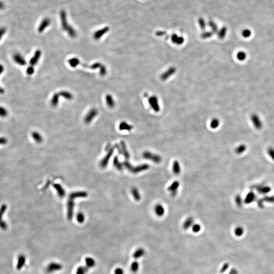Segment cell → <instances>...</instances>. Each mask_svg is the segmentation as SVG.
Masks as SVG:
<instances>
[{
    "label": "cell",
    "mask_w": 274,
    "mask_h": 274,
    "mask_svg": "<svg viewBox=\"0 0 274 274\" xmlns=\"http://www.w3.org/2000/svg\"><path fill=\"white\" fill-rule=\"evenodd\" d=\"M60 18H61V22H62V26L63 29L66 31L68 33L69 35L72 38H74L76 36L77 33L75 31V30L72 27V26H70L68 25V21L66 18V14L65 11L63 10L60 12Z\"/></svg>",
    "instance_id": "6da1fadb"
},
{
    "label": "cell",
    "mask_w": 274,
    "mask_h": 274,
    "mask_svg": "<svg viewBox=\"0 0 274 274\" xmlns=\"http://www.w3.org/2000/svg\"><path fill=\"white\" fill-rule=\"evenodd\" d=\"M124 165L127 170L134 174H137L144 171L148 170L149 168V164L147 163L142 164L137 167H133L128 161H125Z\"/></svg>",
    "instance_id": "7a4b0ae2"
},
{
    "label": "cell",
    "mask_w": 274,
    "mask_h": 274,
    "mask_svg": "<svg viewBox=\"0 0 274 274\" xmlns=\"http://www.w3.org/2000/svg\"><path fill=\"white\" fill-rule=\"evenodd\" d=\"M142 155L144 158L150 160L151 161L155 163H160L162 160V158L160 156L156 154L151 153L150 151H145L143 153Z\"/></svg>",
    "instance_id": "3957f363"
},
{
    "label": "cell",
    "mask_w": 274,
    "mask_h": 274,
    "mask_svg": "<svg viewBox=\"0 0 274 274\" xmlns=\"http://www.w3.org/2000/svg\"><path fill=\"white\" fill-rule=\"evenodd\" d=\"M82 65L84 67L88 68L92 70H96L97 69H99L100 74L101 76H105L107 73L106 68H105V65H102L100 63H95L91 65H88L83 64H82Z\"/></svg>",
    "instance_id": "277c9868"
},
{
    "label": "cell",
    "mask_w": 274,
    "mask_h": 274,
    "mask_svg": "<svg viewBox=\"0 0 274 274\" xmlns=\"http://www.w3.org/2000/svg\"><path fill=\"white\" fill-rule=\"evenodd\" d=\"M63 268V266L57 262H51L50 263L46 268L45 271L46 273L50 274L54 272H57L61 270Z\"/></svg>",
    "instance_id": "5b68a950"
},
{
    "label": "cell",
    "mask_w": 274,
    "mask_h": 274,
    "mask_svg": "<svg viewBox=\"0 0 274 274\" xmlns=\"http://www.w3.org/2000/svg\"><path fill=\"white\" fill-rule=\"evenodd\" d=\"M98 114V111L96 109H92L88 113L86 114L84 118V122L85 124H88L91 122L92 120L96 117Z\"/></svg>",
    "instance_id": "8992f818"
},
{
    "label": "cell",
    "mask_w": 274,
    "mask_h": 274,
    "mask_svg": "<svg viewBox=\"0 0 274 274\" xmlns=\"http://www.w3.org/2000/svg\"><path fill=\"white\" fill-rule=\"evenodd\" d=\"M254 188L259 194L266 195L271 191V188L269 186L266 185H258L253 186Z\"/></svg>",
    "instance_id": "52a82bcc"
},
{
    "label": "cell",
    "mask_w": 274,
    "mask_h": 274,
    "mask_svg": "<svg viewBox=\"0 0 274 274\" xmlns=\"http://www.w3.org/2000/svg\"><path fill=\"white\" fill-rule=\"evenodd\" d=\"M251 119L255 127L257 130H261L262 127V124L259 116L256 114H253L251 117Z\"/></svg>",
    "instance_id": "ba28073f"
},
{
    "label": "cell",
    "mask_w": 274,
    "mask_h": 274,
    "mask_svg": "<svg viewBox=\"0 0 274 274\" xmlns=\"http://www.w3.org/2000/svg\"><path fill=\"white\" fill-rule=\"evenodd\" d=\"M109 31V27H105L104 28L99 30L93 34V38L96 40L100 39L101 37H102L105 34L108 32Z\"/></svg>",
    "instance_id": "9c48e42d"
},
{
    "label": "cell",
    "mask_w": 274,
    "mask_h": 274,
    "mask_svg": "<svg viewBox=\"0 0 274 274\" xmlns=\"http://www.w3.org/2000/svg\"><path fill=\"white\" fill-rule=\"evenodd\" d=\"M180 183L178 181H175L172 183L170 186L168 188V190L171 192V195L172 196H175L177 194V190L179 186Z\"/></svg>",
    "instance_id": "30bf717a"
},
{
    "label": "cell",
    "mask_w": 274,
    "mask_h": 274,
    "mask_svg": "<svg viewBox=\"0 0 274 274\" xmlns=\"http://www.w3.org/2000/svg\"><path fill=\"white\" fill-rule=\"evenodd\" d=\"M41 51L40 50H37L36 51L35 53H34V55L33 57L30 60V64L31 66H34L36 65L41 57Z\"/></svg>",
    "instance_id": "8fae6325"
},
{
    "label": "cell",
    "mask_w": 274,
    "mask_h": 274,
    "mask_svg": "<svg viewBox=\"0 0 274 274\" xmlns=\"http://www.w3.org/2000/svg\"><path fill=\"white\" fill-rule=\"evenodd\" d=\"M13 59L19 65H25L26 64V60L20 53L15 54L13 56Z\"/></svg>",
    "instance_id": "7c38bea8"
},
{
    "label": "cell",
    "mask_w": 274,
    "mask_h": 274,
    "mask_svg": "<svg viewBox=\"0 0 274 274\" xmlns=\"http://www.w3.org/2000/svg\"><path fill=\"white\" fill-rule=\"evenodd\" d=\"M256 200V196L254 192L250 191L246 196L244 202L246 204H250Z\"/></svg>",
    "instance_id": "4fadbf2b"
},
{
    "label": "cell",
    "mask_w": 274,
    "mask_h": 274,
    "mask_svg": "<svg viewBox=\"0 0 274 274\" xmlns=\"http://www.w3.org/2000/svg\"><path fill=\"white\" fill-rule=\"evenodd\" d=\"M50 24V20L48 18H46L43 20L40 23L38 29V31L39 33L43 32L46 28H47Z\"/></svg>",
    "instance_id": "5bb4252c"
},
{
    "label": "cell",
    "mask_w": 274,
    "mask_h": 274,
    "mask_svg": "<svg viewBox=\"0 0 274 274\" xmlns=\"http://www.w3.org/2000/svg\"><path fill=\"white\" fill-rule=\"evenodd\" d=\"M74 206V203L72 199H70L68 202V218L69 220H71L73 215V208Z\"/></svg>",
    "instance_id": "9a60e30c"
},
{
    "label": "cell",
    "mask_w": 274,
    "mask_h": 274,
    "mask_svg": "<svg viewBox=\"0 0 274 274\" xmlns=\"http://www.w3.org/2000/svg\"><path fill=\"white\" fill-rule=\"evenodd\" d=\"M193 222L194 219L192 217H188L183 223V228L185 230H187L193 225Z\"/></svg>",
    "instance_id": "2e32d148"
},
{
    "label": "cell",
    "mask_w": 274,
    "mask_h": 274,
    "mask_svg": "<svg viewBox=\"0 0 274 274\" xmlns=\"http://www.w3.org/2000/svg\"><path fill=\"white\" fill-rule=\"evenodd\" d=\"M113 151H114V149L112 148V149L110 150V151L108 152V154L102 160V161L101 162V166L102 167L105 168L107 166V164L109 162V160L111 157V156L113 153Z\"/></svg>",
    "instance_id": "e0dca14e"
},
{
    "label": "cell",
    "mask_w": 274,
    "mask_h": 274,
    "mask_svg": "<svg viewBox=\"0 0 274 274\" xmlns=\"http://www.w3.org/2000/svg\"><path fill=\"white\" fill-rule=\"evenodd\" d=\"M6 208H7L6 206L5 205H4V206H3L0 209V228L2 229H4V230L7 229V224L5 223V222L2 221V216L4 214V211L6 210Z\"/></svg>",
    "instance_id": "ac0fdd59"
},
{
    "label": "cell",
    "mask_w": 274,
    "mask_h": 274,
    "mask_svg": "<svg viewBox=\"0 0 274 274\" xmlns=\"http://www.w3.org/2000/svg\"><path fill=\"white\" fill-rule=\"evenodd\" d=\"M154 211L158 216H163L164 214L165 210L163 206L160 204H157L155 207Z\"/></svg>",
    "instance_id": "d6986e66"
},
{
    "label": "cell",
    "mask_w": 274,
    "mask_h": 274,
    "mask_svg": "<svg viewBox=\"0 0 274 274\" xmlns=\"http://www.w3.org/2000/svg\"><path fill=\"white\" fill-rule=\"evenodd\" d=\"M145 251L144 249L142 248H138L134 253L133 257L135 259H139L142 257L145 254Z\"/></svg>",
    "instance_id": "ffe728a7"
},
{
    "label": "cell",
    "mask_w": 274,
    "mask_h": 274,
    "mask_svg": "<svg viewBox=\"0 0 274 274\" xmlns=\"http://www.w3.org/2000/svg\"><path fill=\"white\" fill-rule=\"evenodd\" d=\"M106 102L109 107L113 108L115 106V102L114 99L111 95H107L106 96Z\"/></svg>",
    "instance_id": "44dd1931"
},
{
    "label": "cell",
    "mask_w": 274,
    "mask_h": 274,
    "mask_svg": "<svg viewBox=\"0 0 274 274\" xmlns=\"http://www.w3.org/2000/svg\"><path fill=\"white\" fill-rule=\"evenodd\" d=\"M85 266L88 268H93L96 265V261L95 259L91 257H86L85 258Z\"/></svg>",
    "instance_id": "7402d4cb"
},
{
    "label": "cell",
    "mask_w": 274,
    "mask_h": 274,
    "mask_svg": "<svg viewBox=\"0 0 274 274\" xmlns=\"http://www.w3.org/2000/svg\"><path fill=\"white\" fill-rule=\"evenodd\" d=\"M173 171L174 173L176 175H178L181 172V167L179 163L177 161L175 160L173 164Z\"/></svg>",
    "instance_id": "603a6c76"
},
{
    "label": "cell",
    "mask_w": 274,
    "mask_h": 274,
    "mask_svg": "<svg viewBox=\"0 0 274 274\" xmlns=\"http://www.w3.org/2000/svg\"><path fill=\"white\" fill-rule=\"evenodd\" d=\"M26 262V257L23 255H20L18 257V263L17 265V268L18 270H20L23 267Z\"/></svg>",
    "instance_id": "cb8c5ba5"
},
{
    "label": "cell",
    "mask_w": 274,
    "mask_h": 274,
    "mask_svg": "<svg viewBox=\"0 0 274 274\" xmlns=\"http://www.w3.org/2000/svg\"><path fill=\"white\" fill-rule=\"evenodd\" d=\"M133 126L127 124L125 122H122L119 126V130L121 131H131L133 129Z\"/></svg>",
    "instance_id": "d4e9b609"
},
{
    "label": "cell",
    "mask_w": 274,
    "mask_h": 274,
    "mask_svg": "<svg viewBox=\"0 0 274 274\" xmlns=\"http://www.w3.org/2000/svg\"><path fill=\"white\" fill-rule=\"evenodd\" d=\"M53 186L54 187V188L56 190V191H57V192L58 193V195H59V196L60 197H64L65 196V191L64 189L62 188V187L59 184H54Z\"/></svg>",
    "instance_id": "484cf974"
},
{
    "label": "cell",
    "mask_w": 274,
    "mask_h": 274,
    "mask_svg": "<svg viewBox=\"0 0 274 274\" xmlns=\"http://www.w3.org/2000/svg\"><path fill=\"white\" fill-rule=\"evenodd\" d=\"M131 192L135 200L139 201L141 200V195L140 194V192L137 188H136V187L132 188L131 190Z\"/></svg>",
    "instance_id": "4316f807"
},
{
    "label": "cell",
    "mask_w": 274,
    "mask_h": 274,
    "mask_svg": "<svg viewBox=\"0 0 274 274\" xmlns=\"http://www.w3.org/2000/svg\"><path fill=\"white\" fill-rule=\"evenodd\" d=\"M60 97H63L67 100H71L73 98V95L69 91H61L59 92Z\"/></svg>",
    "instance_id": "83f0119b"
},
{
    "label": "cell",
    "mask_w": 274,
    "mask_h": 274,
    "mask_svg": "<svg viewBox=\"0 0 274 274\" xmlns=\"http://www.w3.org/2000/svg\"><path fill=\"white\" fill-rule=\"evenodd\" d=\"M60 97L59 93H54L51 100V104L53 107H56L59 104V98Z\"/></svg>",
    "instance_id": "f1b7e54d"
},
{
    "label": "cell",
    "mask_w": 274,
    "mask_h": 274,
    "mask_svg": "<svg viewBox=\"0 0 274 274\" xmlns=\"http://www.w3.org/2000/svg\"><path fill=\"white\" fill-rule=\"evenodd\" d=\"M87 196V194L86 192H74L71 194L70 196V199L73 200L74 199L77 198V197H85Z\"/></svg>",
    "instance_id": "f546056e"
},
{
    "label": "cell",
    "mask_w": 274,
    "mask_h": 274,
    "mask_svg": "<svg viewBox=\"0 0 274 274\" xmlns=\"http://www.w3.org/2000/svg\"><path fill=\"white\" fill-rule=\"evenodd\" d=\"M121 151L123 153L124 157L126 159H129L130 158V154L129 153V151H127L126 146L125 145V144L124 142L122 141L121 142Z\"/></svg>",
    "instance_id": "4dcf8cb0"
},
{
    "label": "cell",
    "mask_w": 274,
    "mask_h": 274,
    "mask_svg": "<svg viewBox=\"0 0 274 274\" xmlns=\"http://www.w3.org/2000/svg\"><path fill=\"white\" fill-rule=\"evenodd\" d=\"M69 64L72 68H76L80 64V62L78 58H73L68 60Z\"/></svg>",
    "instance_id": "1f68e13d"
},
{
    "label": "cell",
    "mask_w": 274,
    "mask_h": 274,
    "mask_svg": "<svg viewBox=\"0 0 274 274\" xmlns=\"http://www.w3.org/2000/svg\"><path fill=\"white\" fill-rule=\"evenodd\" d=\"M246 149H247L246 146L244 144H241L235 148V152L237 154H241L242 153H243L246 150Z\"/></svg>",
    "instance_id": "d6a6232c"
},
{
    "label": "cell",
    "mask_w": 274,
    "mask_h": 274,
    "mask_svg": "<svg viewBox=\"0 0 274 274\" xmlns=\"http://www.w3.org/2000/svg\"><path fill=\"white\" fill-rule=\"evenodd\" d=\"M149 102H150V105H151L152 107L154 109V110L158 111L159 110L157 98H156L155 97H152V98H150Z\"/></svg>",
    "instance_id": "836d02e7"
},
{
    "label": "cell",
    "mask_w": 274,
    "mask_h": 274,
    "mask_svg": "<svg viewBox=\"0 0 274 274\" xmlns=\"http://www.w3.org/2000/svg\"><path fill=\"white\" fill-rule=\"evenodd\" d=\"M89 268L86 266H80L77 269L76 274H86L88 271Z\"/></svg>",
    "instance_id": "e575fe53"
},
{
    "label": "cell",
    "mask_w": 274,
    "mask_h": 274,
    "mask_svg": "<svg viewBox=\"0 0 274 274\" xmlns=\"http://www.w3.org/2000/svg\"><path fill=\"white\" fill-rule=\"evenodd\" d=\"M113 163H114V166L118 170L121 171L123 169V166L121 163L119 162L117 157H116L114 158Z\"/></svg>",
    "instance_id": "d590c367"
},
{
    "label": "cell",
    "mask_w": 274,
    "mask_h": 274,
    "mask_svg": "<svg viewBox=\"0 0 274 274\" xmlns=\"http://www.w3.org/2000/svg\"><path fill=\"white\" fill-rule=\"evenodd\" d=\"M139 268V264L137 261H134L131 264V271L133 273H137Z\"/></svg>",
    "instance_id": "8d00e7d4"
},
{
    "label": "cell",
    "mask_w": 274,
    "mask_h": 274,
    "mask_svg": "<svg viewBox=\"0 0 274 274\" xmlns=\"http://www.w3.org/2000/svg\"><path fill=\"white\" fill-rule=\"evenodd\" d=\"M32 137H33V139L37 142L40 143V142H42V138L41 137V136L40 135V134L36 131L33 132L32 133Z\"/></svg>",
    "instance_id": "74e56055"
},
{
    "label": "cell",
    "mask_w": 274,
    "mask_h": 274,
    "mask_svg": "<svg viewBox=\"0 0 274 274\" xmlns=\"http://www.w3.org/2000/svg\"><path fill=\"white\" fill-rule=\"evenodd\" d=\"M237 58L238 60L243 61L246 58V54L243 51L238 52L237 54Z\"/></svg>",
    "instance_id": "f35d334b"
},
{
    "label": "cell",
    "mask_w": 274,
    "mask_h": 274,
    "mask_svg": "<svg viewBox=\"0 0 274 274\" xmlns=\"http://www.w3.org/2000/svg\"><path fill=\"white\" fill-rule=\"evenodd\" d=\"M264 202L274 203V196H266L262 199Z\"/></svg>",
    "instance_id": "ab89813d"
},
{
    "label": "cell",
    "mask_w": 274,
    "mask_h": 274,
    "mask_svg": "<svg viewBox=\"0 0 274 274\" xmlns=\"http://www.w3.org/2000/svg\"><path fill=\"white\" fill-rule=\"evenodd\" d=\"M235 203H236L238 207H242L243 201V200H242V198L241 196L237 195L236 196L235 199Z\"/></svg>",
    "instance_id": "60d3db41"
},
{
    "label": "cell",
    "mask_w": 274,
    "mask_h": 274,
    "mask_svg": "<svg viewBox=\"0 0 274 274\" xmlns=\"http://www.w3.org/2000/svg\"><path fill=\"white\" fill-rule=\"evenodd\" d=\"M219 125V121L217 119H214L212 120L210 126L212 129H216Z\"/></svg>",
    "instance_id": "b9f144b4"
},
{
    "label": "cell",
    "mask_w": 274,
    "mask_h": 274,
    "mask_svg": "<svg viewBox=\"0 0 274 274\" xmlns=\"http://www.w3.org/2000/svg\"><path fill=\"white\" fill-rule=\"evenodd\" d=\"M7 115L8 111L6 109L3 107H0V116L2 117H5Z\"/></svg>",
    "instance_id": "7bdbcfd3"
},
{
    "label": "cell",
    "mask_w": 274,
    "mask_h": 274,
    "mask_svg": "<svg viewBox=\"0 0 274 274\" xmlns=\"http://www.w3.org/2000/svg\"><path fill=\"white\" fill-rule=\"evenodd\" d=\"M201 226L199 224H193L192 226V230L195 233H199L201 230Z\"/></svg>",
    "instance_id": "ee69618b"
},
{
    "label": "cell",
    "mask_w": 274,
    "mask_h": 274,
    "mask_svg": "<svg viewBox=\"0 0 274 274\" xmlns=\"http://www.w3.org/2000/svg\"><path fill=\"white\" fill-rule=\"evenodd\" d=\"M84 219H85V217H84V214H82V213H79L77 215V220L78 222L80 223H82L84 222Z\"/></svg>",
    "instance_id": "f6af8a7d"
},
{
    "label": "cell",
    "mask_w": 274,
    "mask_h": 274,
    "mask_svg": "<svg viewBox=\"0 0 274 274\" xmlns=\"http://www.w3.org/2000/svg\"><path fill=\"white\" fill-rule=\"evenodd\" d=\"M251 32L250 30L245 29V30H243V31L242 32V36L244 38H249V37L251 36Z\"/></svg>",
    "instance_id": "bcb514c9"
},
{
    "label": "cell",
    "mask_w": 274,
    "mask_h": 274,
    "mask_svg": "<svg viewBox=\"0 0 274 274\" xmlns=\"http://www.w3.org/2000/svg\"><path fill=\"white\" fill-rule=\"evenodd\" d=\"M268 153L269 157L274 161V148L273 147H270L268 149Z\"/></svg>",
    "instance_id": "7dc6e473"
},
{
    "label": "cell",
    "mask_w": 274,
    "mask_h": 274,
    "mask_svg": "<svg viewBox=\"0 0 274 274\" xmlns=\"http://www.w3.org/2000/svg\"><path fill=\"white\" fill-rule=\"evenodd\" d=\"M226 27H223L221 29V30L220 31V32L219 33V35L220 38L223 39L225 37V36L226 35Z\"/></svg>",
    "instance_id": "c3c4849f"
},
{
    "label": "cell",
    "mask_w": 274,
    "mask_h": 274,
    "mask_svg": "<svg viewBox=\"0 0 274 274\" xmlns=\"http://www.w3.org/2000/svg\"><path fill=\"white\" fill-rule=\"evenodd\" d=\"M264 201H263L262 199H259L257 200V206L259 208L262 209L264 207Z\"/></svg>",
    "instance_id": "681fc988"
},
{
    "label": "cell",
    "mask_w": 274,
    "mask_h": 274,
    "mask_svg": "<svg viewBox=\"0 0 274 274\" xmlns=\"http://www.w3.org/2000/svg\"><path fill=\"white\" fill-rule=\"evenodd\" d=\"M35 70L33 66H29L26 69V73L29 75H32L34 73Z\"/></svg>",
    "instance_id": "f907efd6"
},
{
    "label": "cell",
    "mask_w": 274,
    "mask_h": 274,
    "mask_svg": "<svg viewBox=\"0 0 274 274\" xmlns=\"http://www.w3.org/2000/svg\"><path fill=\"white\" fill-rule=\"evenodd\" d=\"M115 274H124V271L122 268H118L115 270L114 271Z\"/></svg>",
    "instance_id": "816d5d0a"
},
{
    "label": "cell",
    "mask_w": 274,
    "mask_h": 274,
    "mask_svg": "<svg viewBox=\"0 0 274 274\" xmlns=\"http://www.w3.org/2000/svg\"><path fill=\"white\" fill-rule=\"evenodd\" d=\"M3 71H4V67H3V66L1 65H0V75L3 73ZM4 93V89L0 87V93L1 94H3Z\"/></svg>",
    "instance_id": "f5cc1de1"
},
{
    "label": "cell",
    "mask_w": 274,
    "mask_h": 274,
    "mask_svg": "<svg viewBox=\"0 0 274 274\" xmlns=\"http://www.w3.org/2000/svg\"><path fill=\"white\" fill-rule=\"evenodd\" d=\"M6 32V29L5 27H1L0 28V40L1 38L3 37L4 35Z\"/></svg>",
    "instance_id": "db71d44e"
},
{
    "label": "cell",
    "mask_w": 274,
    "mask_h": 274,
    "mask_svg": "<svg viewBox=\"0 0 274 274\" xmlns=\"http://www.w3.org/2000/svg\"><path fill=\"white\" fill-rule=\"evenodd\" d=\"M242 232H243V229L241 228H237L235 230V233L236 235H241Z\"/></svg>",
    "instance_id": "11a10c76"
},
{
    "label": "cell",
    "mask_w": 274,
    "mask_h": 274,
    "mask_svg": "<svg viewBox=\"0 0 274 274\" xmlns=\"http://www.w3.org/2000/svg\"><path fill=\"white\" fill-rule=\"evenodd\" d=\"M7 140L5 138H0V145H3L6 143Z\"/></svg>",
    "instance_id": "9f6ffc18"
},
{
    "label": "cell",
    "mask_w": 274,
    "mask_h": 274,
    "mask_svg": "<svg viewBox=\"0 0 274 274\" xmlns=\"http://www.w3.org/2000/svg\"><path fill=\"white\" fill-rule=\"evenodd\" d=\"M4 8H5L4 4L3 2H2L1 1H0V10H3Z\"/></svg>",
    "instance_id": "6f0895ef"
}]
</instances>
